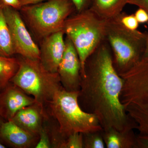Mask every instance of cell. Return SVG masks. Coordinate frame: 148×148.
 <instances>
[{
  "label": "cell",
  "instance_id": "obj_7",
  "mask_svg": "<svg viewBox=\"0 0 148 148\" xmlns=\"http://www.w3.org/2000/svg\"><path fill=\"white\" fill-rule=\"evenodd\" d=\"M20 10L33 32L43 39L64 31L65 21L76 9L71 0H48L22 7Z\"/></svg>",
  "mask_w": 148,
  "mask_h": 148
},
{
  "label": "cell",
  "instance_id": "obj_20",
  "mask_svg": "<svg viewBox=\"0 0 148 148\" xmlns=\"http://www.w3.org/2000/svg\"><path fill=\"white\" fill-rule=\"evenodd\" d=\"M36 148H51L50 135L48 129L43 125L39 135V140L37 143Z\"/></svg>",
  "mask_w": 148,
  "mask_h": 148
},
{
  "label": "cell",
  "instance_id": "obj_21",
  "mask_svg": "<svg viewBox=\"0 0 148 148\" xmlns=\"http://www.w3.org/2000/svg\"><path fill=\"white\" fill-rule=\"evenodd\" d=\"M121 21L125 27L131 30H137L140 24L134 14L129 15L123 12L121 14Z\"/></svg>",
  "mask_w": 148,
  "mask_h": 148
},
{
  "label": "cell",
  "instance_id": "obj_2",
  "mask_svg": "<svg viewBox=\"0 0 148 148\" xmlns=\"http://www.w3.org/2000/svg\"><path fill=\"white\" fill-rule=\"evenodd\" d=\"M121 14L106 20V32L114 66L119 75L128 71L142 59L147 35L126 28L121 21Z\"/></svg>",
  "mask_w": 148,
  "mask_h": 148
},
{
  "label": "cell",
  "instance_id": "obj_26",
  "mask_svg": "<svg viewBox=\"0 0 148 148\" xmlns=\"http://www.w3.org/2000/svg\"><path fill=\"white\" fill-rule=\"evenodd\" d=\"M137 148H148V136L140 134L137 136Z\"/></svg>",
  "mask_w": 148,
  "mask_h": 148
},
{
  "label": "cell",
  "instance_id": "obj_11",
  "mask_svg": "<svg viewBox=\"0 0 148 148\" xmlns=\"http://www.w3.org/2000/svg\"><path fill=\"white\" fill-rule=\"evenodd\" d=\"M64 31L56 32L43 38L41 44L40 60L46 69L52 73H57L64 55Z\"/></svg>",
  "mask_w": 148,
  "mask_h": 148
},
{
  "label": "cell",
  "instance_id": "obj_23",
  "mask_svg": "<svg viewBox=\"0 0 148 148\" xmlns=\"http://www.w3.org/2000/svg\"><path fill=\"white\" fill-rule=\"evenodd\" d=\"M134 15L139 24H145L148 22V13L143 9L139 8Z\"/></svg>",
  "mask_w": 148,
  "mask_h": 148
},
{
  "label": "cell",
  "instance_id": "obj_25",
  "mask_svg": "<svg viewBox=\"0 0 148 148\" xmlns=\"http://www.w3.org/2000/svg\"><path fill=\"white\" fill-rule=\"evenodd\" d=\"M127 4L137 6L143 9L148 13V0H128Z\"/></svg>",
  "mask_w": 148,
  "mask_h": 148
},
{
  "label": "cell",
  "instance_id": "obj_24",
  "mask_svg": "<svg viewBox=\"0 0 148 148\" xmlns=\"http://www.w3.org/2000/svg\"><path fill=\"white\" fill-rule=\"evenodd\" d=\"M0 2L3 5L10 7L17 10H20L22 8L19 0H0Z\"/></svg>",
  "mask_w": 148,
  "mask_h": 148
},
{
  "label": "cell",
  "instance_id": "obj_14",
  "mask_svg": "<svg viewBox=\"0 0 148 148\" xmlns=\"http://www.w3.org/2000/svg\"><path fill=\"white\" fill-rule=\"evenodd\" d=\"M134 130L119 131L110 127L103 129L102 134L107 148H137V136Z\"/></svg>",
  "mask_w": 148,
  "mask_h": 148
},
{
  "label": "cell",
  "instance_id": "obj_31",
  "mask_svg": "<svg viewBox=\"0 0 148 148\" xmlns=\"http://www.w3.org/2000/svg\"><path fill=\"white\" fill-rule=\"evenodd\" d=\"M0 117H1V116H0Z\"/></svg>",
  "mask_w": 148,
  "mask_h": 148
},
{
  "label": "cell",
  "instance_id": "obj_18",
  "mask_svg": "<svg viewBox=\"0 0 148 148\" xmlns=\"http://www.w3.org/2000/svg\"><path fill=\"white\" fill-rule=\"evenodd\" d=\"M102 130L87 132L83 134L84 148H105L106 144Z\"/></svg>",
  "mask_w": 148,
  "mask_h": 148
},
{
  "label": "cell",
  "instance_id": "obj_3",
  "mask_svg": "<svg viewBox=\"0 0 148 148\" xmlns=\"http://www.w3.org/2000/svg\"><path fill=\"white\" fill-rule=\"evenodd\" d=\"M120 76L123 81L122 104L136 123L139 134L148 136V59L142 58Z\"/></svg>",
  "mask_w": 148,
  "mask_h": 148
},
{
  "label": "cell",
  "instance_id": "obj_9",
  "mask_svg": "<svg viewBox=\"0 0 148 148\" xmlns=\"http://www.w3.org/2000/svg\"><path fill=\"white\" fill-rule=\"evenodd\" d=\"M65 41V51L57 73L64 89L71 92L79 91L81 71L79 56L70 39L66 37Z\"/></svg>",
  "mask_w": 148,
  "mask_h": 148
},
{
  "label": "cell",
  "instance_id": "obj_4",
  "mask_svg": "<svg viewBox=\"0 0 148 148\" xmlns=\"http://www.w3.org/2000/svg\"><path fill=\"white\" fill-rule=\"evenodd\" d=\"M18 63V70L10 82L33 97L45 109L63 88L58 73L48 71L40 59L21 57Z\"/></svg>",
  "mask_w": 148,
  "mask_h": 148
},
{
  "label": "cell",
  "instance_id": "obj_10",
  "mask_svg": "<svg viewBox=\"0 0 148 148\" xmlns=\"http://www.w3.org/2000/svg\"><path fill=\"white\" fill-rule=\"evenodd\" d=\"M36 103L33 97L10 82L0 91V116L11 120L19 110Z\"/></svg>",
  "mask_w": 148,
  "mask_h": 148
},
{
  "label": "cell",
  "instance_id": "obj_30",
  "mask_svg": "<svg viewBox=\"0 0 148 148\" xmlns=\"http://www.w3.org/2000/svg\"><path fill=\"white\" fill-rule=\"evenodd\" d=\"M1 2H0V6H1Z\"/></svg>",
  "mask_w": 148,
  "mask_h": 148
},
{
  "label": "cell",
  "instance_id": "obj_29",
  "mask_svg": "<svg viewBox=\"0 0 148 148\" xmlns=\"http://www.w3.org/2000/svg\"><path fill=\"white\" fill-rule=\"evenodd\" d=\"M6 147L4 145H3L1 143H0V148H5Z\"/></svg>",
  "mask_w": 148,
  "mask_h": 148
},
{
  "label": "cell",
  "instance_id": "obj_15",
  "mask_svg": "<svg viewBox=\"0 0 148 148\" xmlns=\"http://www.w3.org/2000/svg\"><path fill=\"white\" fill-rule=\"evenodd\" d=\"M128 0H92L90 8L101 18L109 20L119 15Z\"/></svg>",
  "mask_w": 148,
  "mask_h": 148
},
{
  "label": "cell",
  "instance_id": "obj_5",
  "mask_svg": "<svg viewBox=\"0 0 148 148\" xmlns=\"http://www.w3.org/2000/svg\"><path fill=\"white\" fill-rule=\"evenodd\" d=\"M79 94V91H68L62 88L48 105L60 132L66 138L75 132L84 134L103 129L95 115L82 108Z\"/></svg>",
  "mask_w": 148,
  "mask_h": 148
},
{
  "label": "cell",
  "instance_id": "obj_13",
  "mask_svg": "<svg viewBox=\"0 0 148 148\" xmlns=\"http://www.w3.org/2000/svg\"><path fill=\"white\" fill-rule=\"evenodd\" d=\"M0 137L10 145L16 148L36 147L38 136L29 133L12 121H6L0 124Z\"/></svg>",
  "mask_w": 148,
  "mask_h": 148
},
{
  "label": "cell",
  "instance_id": "obj_19",
  "mask_svg": "<svg viewBox=\"0 0 148 148\" xmlns=\"http://www.w3.org/2000/svg\"><path fill=\"white\" fill-rule=\"evenodd\" d=\"M62 148H84L83 133L75 132L69 135Z\"/></svg>",
  "mask_w": 148,
  "mask_h": 148
},
{
  "label": "cell",
  "instance_id": "obj_1",
  "mask_svg": "<svg viewBox=\"0 0 148 148\" xmlns=\"http://www.w3.org/2000/svg\"><path fill=\"white\" fill-rule=\"evenodd\" d=\"M122 78L113 64L106 40L87 58L81 72L78 101L83 110L97 117L103 129H136L121 101Z\"/></svg>",
  "mask_w": 148,
  "mask_h": 148
},
{
  "label": "cell",
  "instance_id": "obj_22",
  "mask_svg": "<svg viewBox=\"0 0 148 148\" xmlns=\"http://www.w3.org/2000/svg\"><path fill=\"white\" fill-rule=\"evenodd\" d=\"M77 12H80L90 8L92 0H71Z\"/></svg>",
  "mask_w": 148,
  "mask_h": 148
},
{
  "label": "cell",
  "instance_id": "obj_16",
  "mask_svg": "<svg viewBox=\"0 0 148 148\" xmlns=\"http://www.w3.org/2000/svg\"><path fill=\"white\" fill-rule=\"evenodd\" d=\"M15 54L10 31L6 21L2 6H0V55L11 57Z\"/></svg>",
  "mask_w": 148,
  "mask_h": 148
},
{
  "label": "cell",
  "instance_id": "obj_17",
  "mask_svg": "<svg viewBox=\"0 0 148 148\" xmlns=\"http://www.w3.org/2000/svg\"><path fill=\"white\" fill-rule=\"evenodd\" d=\"M18 59L0 55V91L10 82L18 70Z\"/></svg>",
  "mask_w": 148,
  "mask_h": 148
},
{
  "label": "cell",
  "instance_id": "obj_27",
  "mask_svg": "<svg viewBox=\"0 0 148 148\" xmlns=\"http://www.w3.org/2000/svg\"><path fill=\"white\" fill-rule=\"evenodd\" d=\"M21 3L22 7L25 6L32 5L42 2L48 0H19Z\"/></svg>",
  "mask_w": 148,
  "mask_h": 148
},
{
  "label": "cell",
  "instance_id": "obj_6",
  "mask_svg": "<svg viewBox=\"0 0 148 148\" xmlns=\"http://www.w3.org/2000/svg\"><path fill=\"white\" fill-rule=\"evenodd\" d=\"M106 20L89 8L66 19L64 31L76 49L83 71L86 61L106 40Z\"/></svg>",
  "mask_w": 148,
  "mask_h": 148
},
{
  "label": "cell",
  "instance_id": "obj_12",
  "mask_svg": "<svg viewBox=\"0 0 148 148\" xmlns=\"http://www.w3.org/2000/svg\"><path fill=\"white\" fill-rule=\"evenodd\" d=\"M46 118L45 109L36 103L19 110L11 120L25 131L39 137L43 120Z\"/></svg>",
  "mask_w": 148,
  "mask_h": 148
},
{
  "label": "cell",
  "instance_id": "obj_8",
  "mask_svg": "<svg viewBox=\"0 0 148 148\" xmlns=\"http://www.w3.org/2000/svg\"><path fill=\"white\" fill-rule=\"evenodd\" d=\"M1 5L10 31L15 54L24 58L40 59V48L32 38L18 10Z\"/></svg>",
  "mask_w": 148,
  "mask_h": 148
},
{
  "label": "cell",
  "instance_id": "obj_28",
  "mask_svg": "<svg viewBox=\"0 0 148 148\" xmlns=\"http://www.w3.org/2000/svg\"><path fill=\"white\" fill-rule=\"evenodd\" d=\"M142 58L148 59V33L146 38L145 46V50L143 53Z\"/></svg>",
  "mask_w": 148,
  "mask_h": 148
}]
</instances>
